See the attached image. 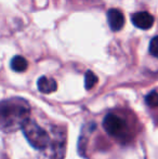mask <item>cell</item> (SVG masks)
<instances>
[{
	"mask_svg": "<svg viewBox=\"0 0 158 159\" xmlns=\"http://www.w3.org/2000/svg\"><path fill=\"white\" fill-rule=\"evenodd\" d=\"M107 22L113 32H118L124 25V16L118 9H110L107 12Z\"/></svg>",
	"mask_w": 158,
	"mask_h": 159,
	"instance_id": "obj_4",
	"label": "cell"
},
{
	"mask_svg": "<svg viewBox=\"0 0 158 159\" xmlns=\"http://www.w3.org/2000/svg\"><path fill=\"white\" fill-rule=\"evenodd\" d=\"M37 87H38V90L40 92L49 94V93H52L56 91L57 84L52 78L42 76V77H40L38 79V81H37Z\"/></svg>",
	"mask_w": 158,
	"mask_h": 159,
	"instance_id": "obj_6",
	"label": "cell"
},
{
	"mask_svg": "<svg viewBox=\"0 0 158 159\" xmlns=\"http://www.w3.org/2000/svg\"><path fill=\"white\" fill-rule=\"evenodd\" d=\"M145 102L150 107H157L158 106V92L152 91L151 93H148L145 98Z\"/></svg>",
	"mask_w": 158,
	"mask_h": 159,
	"instance_id": "obj_9",
	"label": "cell"
},
{
	"mask_svg": "<svg viewBox=\"0 0 158 159\" xmlns=\"http://www.w3.org/2000/svg\"><path fill=\"white\" fill-rule=\"evenodd\" d=\"M24 135H25L27 142L36 149H43L50 143V136L47 133L46 130L34 120H28L26 124L22 127Z\"/></svg>",
	"mask_w": 158,
	"mask_h": 159,
	"instance_id": "obj_2",
	"label": "cell"
},
{
	"mask_svg": "<svg viewBox=\"0 0 158 159\" xmlns=\"http://www.w3.org/2000/svg\"><path fill=\"white\" fill-rule=\"evenodd\" d=\"M132 23L140 30H150L154 24V17L148 12H138L132 15Z\"/></svg>",
	"mask_w": 158,
	"mask_h": 159,
	"instance_id": "obj_5",
	"label": "cell"
},
{
	"mask_svg": "<svg viewBox=\"0 0 158 159\" xmlns=\"http://www.w3.org/2000/svg\"><path fill=\"white\" fill-rule=\"evenodd\" d=\"M97 77L95 76L94 73H92L91 70H88L84 75V88L87 90H91L93 87L97 84Z\"/></svg>",
	"mask_w": 158,
	"mask_h": 159,
	"instance_id": "obj_8",
	"label": "cell"
},
{
	"mask_svg": "<svg viewBox=\"0 0 158 159\" xmlns=\"http://www.w3.org/2000/svg\"><path fill=\"white\" fill-rule=\"evenodd\" d=\"M10 66L12 68V70L14 71H17V73H23L27 69L28 67V63L26 61V59H24L23 57H14L12 60H11V63H10Z\"/></svg>",
	"mask_w": 158,
	"mask_h": 159,
	"instance_id": "obj_7",
	"label": "cell"
},
{
	"mask_svg": "<svg viewBox=\"0 0 158 159\" xmlns=\"http://www.w3.org/2000/svg\"><path fill=\"white\" fill-rule=\"evenodd\" d=\"M103 128L111 136H114L118 140H124L129 134L127 121L115 114H107L104 117Z\"/></svg>",
	"mask_w": 158,
	"mask_h": 159,
	"instance_id": "obj_3",
	"label": "cell"
},
{
	"mask_svg": "<svg viewBox=\"0 0 158 159\" xmlns=\"http://www.w3.org/2000/svg\"><path fill=\"white\" fill-rule=\"evenodd\" d=\"M150 53L153 57H157L158 59V36L154 37L151 40L150 43Z\"/></svg>",
	"mask_w": 158,
	"mask_h": 159,
	"instance_id": "obj_10",
	"label": "cell"
},
{
	"mask_svg": "<svg viewBox=\"0 0 158 159\" xmlns=\"http://www.w3.org/2000/svg\"><path fill=\"white\" fill-rule=\"evenodd\" d=\"M30 108L25 100L13 98L4 100L1 103L0 118L1 128L6 132H12L22 127L29 120Z\"/></svg>",
	"mask_w": 158,
	"mask_h": 159,
	"instance_id": "obj_1",
	"label": "cell"
}]
</instances>
